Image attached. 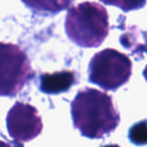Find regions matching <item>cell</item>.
Returning a JSON list of instances; mask_svg holds the SVG:
<instances>
[{
  "instance_id": "obj_1",
  "label": "cell",
  "mask_w": 147,
  "mask_h": 147,
  "mask_svg": "<svg viewBox=\"0 0 147 147\" xmlns=\"http://www.w3.org/2000/svg\"><path fill=\"white\" fill-rule=\"evenodd\" d=\"M71 116L74 126L90 139H100L111 133L121 121L113 98L91 87L78 91L71 101Z\"/></svg>"
},
{
  "instance_id": "obj_2",
  "label": "cell",
  "mask_w": 147,
  "mask_h": 147,
  "mask_svg": "<svg viewBox=\"0 0 147 147\" xmlns=\"http://www.w3.org/2000/svg\"><path fill=\"white\" fill-rule=\"evenodd\" d=\"M65 33L76 45L98 47L109 33L108 13L96 2L85 1L71 7L65 16Z\"/></svg>"
},
{
  "instance_id": "obj_3",
  "label": "cell",
  "mask_w": 147,
  "mask_h": 147,
  "mask_svg": "<svg viewBox=\"0 0 147 147\" xmlns=\"http://www.w3.org/2000/svg\"><path fill=\"white\" fill-rule=\"evenodd\" d=\"M131 75V60L114 48L95 53L88 64V80L106 91L119 88L129 82Z\"/></svg>"
},
{
  "instance_id": "obj_4",
  "label": "cell",
  "mask_w": 147,
  "mask_h": 147,
  "mask_svg": "<svg viewBox=\"0 0 147 147\" xmlns=\"http://www.w3.org/2000/svg\"><path fill=\"white\" fill-rule=\"evenodd\" d=\"M32 76L25 52L15 44L0 41V96H15Z\"/></svg>"
},
{
  "instance_id": "obj_5",
  "label": "cell",
  "mask_w": 147,
  "mask_h": 147,
  "mask_svg": "<svg viewBox=\"0 0 147 147\" xmlns=\"http://www.w3.org/2000/svg\"><path fill=\"white\" fill-rule=\"evenodd\" d=\"M7 130L10 138L17 142L30 141L42 131L41 117L33 106L16 102L7 114Z\"/></svg>"
},
{
  "instance_id": "obj_6",
  "label": "cell",
  "mask_w": 147,
  "mask_h": 147,
  "mask_svg": "<svg viewBox=\"0 0 147 147\" xmlns=\"http://www.w3.org/2000/svg\"><path fill=\"white\" fill-rule=\"evenodd\" d=\"M77 82L75 71L61 70L56 72H45L40 76L39 88L46 94H60L67 92Z\"/></svg>"
},
{
  "instance_id": "obj_7",
  "label": "cell",
  "mask_w": 147,
  "mask_h": 147,
  "mask_svg": "<svg viewBox=\"0 0 147 147\" xmlns=\"http://www.w3.org/2000/svg\"><path fill=\"white\" fill-rule=\"evenodd\" d=\"M33 13L46 15L57 14L69 7L71 0H21Z\"/></svg>"
},
{
  "instance_id": "obj_8",
  "label": "cell",
  "mask_w": 147,
  "mask_h": 147,
  "mask_svg": "<svg viewBox=\"0 0 147 147\" xmlns=\"http://www.w3.org/2000/svg\"><path fill=\"white\" fill-rule=\"evenodd\" d=\"M129 139L134 145H147V119L140 121L129 130Z\"/></svg>"
},
{
  "instance_id": "obj_9",
  "label": "cell",
  "mask_w": 147,
  "mask_h": 147,
  "mask_svg": "<svg viewBox=\"0 0 147 147\" xmlns=\"http://www.w3.org/2000/svg\"><path fill=\"white\" fill-rule=\"evenodd\" d=\"M106 5L115 6L122 9L123 11H130V10H137L141 9L147 0H100Z\"/></svg>"
},
{
  "instance_id": "obj_10",
  "label": "cell",
  "mask_w": 147,
  "mask_h": 147,
  "mask_svg": "<svg viewBox=\"0 0 147 147\" xmlns=\"http://www.w3.org/2000/svg\"><path fill=\"white\" fill-rule=\"evenodd\" d=\"M142 75H144V77H145V79H146V82H147V65L145 67V69H144V71H142Z\"/></svg>"
}]
</instances>
